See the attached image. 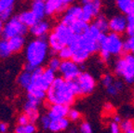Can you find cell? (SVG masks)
Returning <instances> with one entry per match:
<instances>
[{
    "label": "cell",
    "mask_w": 134,
    "mask_h": 133,
    "mask_svg": "<svg viewBox=\"0 0 134 133\" xmlns=\"http://www.w3.org/2000/svg\"><path fill=\"white\" fill-rule=\"evenodd\" d=\"M77 96L74 81L57 77L47 91V100L50 104H63L69 106Z\"/></svg>",
    "instance_id": "cell-1"
},
{
    "label": "cell",
    "mask_w": 134,
    "mask_h": 133,
    "mask_svg": "<svg viewBox=\"0 0 134 133\" xmlns=\"http://www.w3.org/2000/svg\"><path fill=\"white\" fill-rule=\"evenodd\" d=\"M104 34H103L94 24L88 25V29L80 35H75L69 47L74 49H81L90 55L100 49V42Z\"/></svg>",
    "instance_id": "cell-2"
},
{
    "label": "cell",
    "mask_w": 134,
    "mask_h": 133,
    "mask_svg": "<svg viewBox=\"0 0 134 133\" xmlns=\"http://www.w3.org/2000/svg\"><path fill=\"white\" fill-rule=\"evenodd\" d=\"M48 43L44 38H36L30 42L25 50L27 62L26 68L35 70L38 67H41L48 57Z\"/></svg>",
    "instance_id": "cell-3"
},
{
    "label": "cell",
    "mask_w": 134,
    "mask_h": 133,
    "mask_svg": "<svg viewBox=\"0 0 134 133\" xmlns=\"http://www.w3.org/2000/svg\"><path fill=\"white\" fill-rule=\"evenodd\" d=\"M75 35L70 26L61 23L53 29L48 36V46L54 52H59L64 47L69 46L73 41Z\"/></svg>",
    "instance_id": "cell-4"
},
{
    "label": "cell",
    "mask_w": 134,
    "mask_h": 133,
    "mask_svg": "<svg viewBox=\"0 0 134 133\" xmlns=\"http://www.w3.org/2000/svg\"><path fill=\"white\" fill-rule=\"evenodd\" d=\"M124 50V41L119 35L111 33L103 36L100 45V57L104 62H109L112 57L118 56Z\"/></svg>",
    "instance_id": "cell-5"
},
{
    "label": "cell",
    "mask_w": 134,
    "mask_h": 133,
    "mask_svg": "<svg viewBox=\"0 0 134 133\" xmlns=\"http://www.w3.org/2000/svg\"><path fill=\"white\" fill-rule=\"evenodd\" d=\"M115 73L127 84L134 83V55L128 54L120 57L115 63Z\"/></svg>",
    "instance_id": "cell-6"
},
{
    "label": "cell",
    "mask_w": 134,
    "mask_h": 133,
    "mask_svg": "<svg viewBox=\"0 0 134 133\" xmlns=\"http://www.w3.org/2000/svg\"><path fill=\"white\" fill-rule=\"evenodd\" d=\"M55 77V71L49 68L42 69L41 67L33 70V79H32L31 86L27 88H36V90H41L44 91H48L49 87L52 85Z\"/></svg>",
    "instance_id": "cell-7"
},
{
    "label": "cell",
    "mask_w": 134,
    "mask_h": 133,
    "mask_svg": "<svg viewBox=\"0 0 134 133\" xmlns=\"http://www.w3.org/2000/svg\"><path fill=\"white\" fill-rule=\"evenodd\" d=\"M28 27L21 23L19 16L12 17L7 21L3 27L2 35L5 39L8 40L15 36H23L27 33Z\"/></svg>",
    "instance_id": "cell-8"
},
{
    "label": "cell",
    "mask_w": 134,
    "mask_h": 133,
    "mask_svg": "<svg viewBox=\"0 0 134 133\" xmlns=\"http://www.w3.org/2000/svg\"><path fill=\"white\" fill-rule=\"evenodd\" d=\"M77 96H87L93 92L96 86L94 77L88 73H80L74 80Z\"/></svg>",
    "instance_id": "cell-9"
},
{
    "label": "cell",
    "mask_w": 134,
    "mask_h": 133,
    "mask_svg": "<svg viewBox=\"0 0 134 133\" xmlns=\"http://www.w3.org/2000/svg\"><path fill=\"white\" fill-rule=\"evenodd\" d=\"M59 71L63 75V78L70 81H74L80 75L79 66L73 60H63Z\"/></svg>",
    "instance_id": "cell-10"
},
{
    "label": "cell",
    "mask_w": 134,
    "mask_h": 133,
    "mask_svg": "<svg viewBox=\"0 0 134 133\" xmlns=\"http://www.w3.org/2000/svg\"><path fill=\"white\" fill-rule=\"evenodd\" d=\"M102 84L106 88V91L111 96H116L124 90V84L120 80H116L113 75L106 74L102 78Z\"/></svg>",
    "instance_id": "cell-11"
},
{
    "label": "cell",
    "mask_w": 134,
    "mask_h": 133,
    "mask_svg": "<svg viewBox=\"0 0 134 133\" xmlns=\"http://www.w3.org/2000/svg\"><path fill=\"white\" fill-rule=\"evenodd\" d=\"M102 8L100 0H93L88 4H84L82 8V21L88 23L95 17H98Z\"/></svg>",
    "instance_id": "cell-12"
},
{
    "label": "cell",
    "mask_w": 134,
    "mask_h": 133,
    "mask_svg": "<svg viewBox=\"0 0 134 133\" xmlns=\"http://www.w3.org/2000/svg\"><path fill=\"white\" fill-rule=\"evenodd\" d=\"M40 102H41L27 95V100H26L24 104V114L28 117L30 123L35 124L36 120L39 118L38 107L40 105Z\"/></svg>",
    "instance_id": "cell-13"
},
{
    "label": "cell",
    "mask_w": 134,
    "mask_h": 133,
    "mask_svg": "<svg viewBox=\"0 0 134 133\" xmlns=\"http://www.w3.org/2000/svg\"><path fill=\"white\" fill-rule=\"evenodd\" d=\"M109 29L117 35L124 33L128 30V19L123 15H115L109 21Z\"/></svg>",
    "instance_id": "cell-14"
},
{
    "label": "cell",
    "mask_w": 134,
    "mask_h": 133,
    "mask_svg": "<svg viewBox=\"0 0 134 133\" xmlns=\"http://www.w3.org/2000/svg\"><path fill=\"white\" fill-rule=\"evenodd\" d=\"M80 20H82V8L79 6H73L65 10L62 23L70 26L74 23Z\"/></svg>",
    "instance_id": "cell-15"
},
{
    "label": "cell",
    "mask_w": 134,
    "mask_h": 133,
    "mask_svg": "<svg viewBox=\"0 0 134 133\" xmlns=\"http://www.w3.org/2000/svg\"><path fill=\"white\" fill-rule=\"evenodd\" d=\"M69 106L63 104H51L48 109V114L51 119L65 118L69 114Z\"/></svg>",
    "instance_id": "cell-16"
},
{
    "label": "cell",
    "mask_w": 134,
    "mask_h": 133,
    "mask_svg": "<svg viewBox=\"0 0 134 133\" xmlns=\"http://www.w3.org/2000/svg\"><path fill=\"white\" fill-rule=\"evenodd\" d=\"M46 12L48 15L61 13L66 9L67 5L63 0H48L46 3Z\"/></svg>",
    "instance_id": "cell-17"
},
{
    "label": "cell",
    "mask_w": 134,
    "mask_h": 133,
    "mask_svg": "<svg viewBox=\"0 0 134 133\" xmlns=\"http://www.w3.org/2000/svg\"><path fill=\"white\" fill-rule=\"evenodd\" d=\"M48 31H49V24L48 21H38L32 27H30L31 34L37 38H44Z\"/></svg>",
    "instance_id": "cell-18"
},
{
    "label": "cell",
    "mask_w": 134,
    "mask_h": 133,
    "mask_svg": "<svg viewBox=\"0 0 134 133\" xmlns=\"http://www.w3.org/2000/svg\"><path fill=\"white\" fill-rule=\"evenodd\" d=\"M69 126V119L68 118H59V119H51L49 125V129L52 132H61L68 128Z\"/></svg>",
    "instance_id": "cell-19"
},
{
    "label": "cell",
    "mask_w": 134,
    "mask_h": 133,
    "mask_svg": "<svg viewBox=\"0 0 134 133\" xmlns=\"http://www.w3.org/2000/svg\"><path fill=\"white\" fill-rule=\"evenodd\" d=\"M31 11L35 14V16L36 17L37 21H42V19H43L45 17V15L47 14L45 2L38 1V0H34L33 4H32Z\"/></svg>",
    "instance_id": "cell-20"
},
{
    "label": "cell",
    "mask_w": 134,
    "mask_h": 133,
    "mask_svg": "<svg viewBox=\"0 0 134 133\" xmlns=\"http://www.w3.org/2000/svg\"><path fill=\"white\" fill-rule=\"evenodd\" d=\"M32 79H33V70L26 68L18 76V83L21 87L27 90L28 87L31 86Z\"/></svg>",
    "instance_id": "cell-21"
},
{
    "label": "cell",
    "mask_w": 134,
    "mask_h": 133,
    "mask_svg": "<svg viewBox=\"0 0 134 133\" xmlns=\"http://www.w3.org/2000/svg\"><path fill=\"white\" fill-rule=\"evenodd\" d=\"M19 18L21 21V23L26 25L27 27H32L35 23H36L38 21L37 19H36V17L35 16V14H34L31 10L21 12V14L19 15Z\"/></svg>",
    "instance_id": "cell-22"
},
{
    "label": "cell",
    "mask_w": 134,
    "mask_h": 133,
    "mask_svg": "<svg viewBox=\"0 0 134 133\" xmlns=\"http://www.w3.org/2000/svg\"><path fill=\"white\" fill-rule=\"evenodd\" d=\"M24 38L23 36H15L10 39H8V44L10 47L11 51L13 52H19L21 50V48L24 46Z\"/></svg>",
    "instance_id": "cell-23"
},
{
    "label": "cell",
    "mask_w": 134,
    "mask_h": 133,
    "mask_svg": "<svg viewBox=\"0 0 134 133\" xmlns=\"http://www.w3.org/2000/svg\"><path fill=\"white\" fill-rule=\"evenodd\" d=\"M88 23L82 21V20L75 21V23H74L72 25H70V28L72 29V31H73L75 35H82L83 33H85V31L88 29Z\"/></svg>",
    "instance_id": "cell-24"
},
{
    "label": "cell",
    "mask_w": 134,
    "mask_h": 133,
    "mask_svg": "<svg viewBox=\"0 0 134 133\" xmlns=\"http://www.w3.org/2000/svg\"><path fill=\"white\" fill-rule=\"evenodd\" d=\"M116 2V6L122 13H127L131 9L132 6L134 4V0H115Z\"/></svg>",
    "instance_id": "cell-25"
},
{
    "label": "cell",
    "mask_w": 134,
    "mask_h": 133,
    "mask_svg": "<svg viewBox=\"0 0 134 133\" xmlns=\"http://www.w3.org/2000/svg\"><path fill=\"white\" fill-rule=\"evenodd\" d=\"M93 24H94L103 34H104L105 32L109 29V21H107L106 18L103 16L97 17Z\"/></svg>",
    "instance_id": "cell-26"
},
{
    "label": "cell",
    "mask_w": 134,
    "mask_h": 133,
    "mask_svg": "<svg viewBox=\"0 0 134 133\" xmlns=\"http://www.w3.org/2000/svg\"><path fill=\"white\" fill-rule=\"evenodd\" d=\"M36 131V127L33 123L27 125H18L15 128L14 133H35Z\"/></svg>",
    "instance_id": "cell-27"
},
{
    "label": "cell",
    "mask_w": 134,
    "mask_h": 133,
    "mask_svg": "<svg viewBox=\"0 0 134 133\" xmlns=\"http://www.w3.org/2000/svg\"><path fill=\"white\" fill-rule=\"evenodd\" d=\"M12 53L8 44V40H0V58H7Z\"/></svg>",
    "instance_id": "cell-28"
},
{
    "label": "cell",
    "mask_w": 134,
    "mask_h": 133,
    "mask_svg": "<svg viewBox=\"0 0 134 133\" xmlns=\"http://www.w3.org/2000/svg\"><path fill=\"white\" fill-rule=\"evenodd\" d=\"M128 33L130 35H134V4L130 11L128 13Z\"/></svg>",
    "instance_id": "cell-29"
},
{
    "label": "cell",
    "mask_w": 134,
    "mask_h": 133,
    "mask_svg": "<svg viewBox=\"0 0 134 133\" xmlns=\"http://www.w3.org/2000/svg\"><path fill=\"white\" fill-rule=\"evenodd\" d=\"M58 54H59V58L63 60H71L72 57H73V50H72V48L69 46H67L64 47L63 48H62L58 52Z\"/></svg>",
    "instance_id": "cell-30"
},
{
    "label": "cell",
    "mask_w": 134,
    "mask_h": 133,
    "mask_svg": "<svg viewBox=\"0 0 134 133\" xmlns=\"http://www.w3.org/2000/svg\"><path fill=\"white\" fill-rule=\"evenodd\" d=\"M124 50L130 54L134 55V35H130L124 41Z\"/></svg>",
    "instance_id": "cell-31"
},
{
    "label": "cell",
    "mask_w": 134,
    "mask_h": 133,
    "mask_svg": "<svg viewBox=\"0 0 134 133\" xmlns=\"http://www.w3.org/2000/svg\"><path fill=\"white\" fill-rule=\"evenodd\" d=\"M15 2L16 0H0V13L8 9H13Z\"/></svg>",
    "instance_id": "cell-32"
},
{
    "label": "cell",
    "mask_w": 134,
    "mask_h": 133,
    "mask_svg": "<svg viewBox=\"0 0 134 133\" xmlns=\"http://www.w3.org/2000/svg\"><path fill=\"white\" fill-rule=\"evenodd\" d=\"M120 129L123 133L132 130V129H134V121L131 119H126V120L122 121L120 124Z\"/></svg>",
    "instance_id": "cell-33"
},
{
    "label": "cell",
    "mask_w": 134,
    "mask_h": 133,
    "mask_svg": "<svg viewBox=\"0 0 134 133\" xmlns=\"http://www.w3.org/2000/svg\"><path fill=\"white\" fill-rule=\"evenodd\" d=\"M61 64H62L61 60H60L59 58L54 57V58L50 59L49 62H48V68L51 69V70H53V71H57L60 69Z\"/></svg>",
    "instance_id": "cell-34"
},
{
    "label": "cell",
    "mask_w": 134,
    "mask_h": 133,
    "mask_svg": "<svg viewBox=\"0 0 134 133\" xmlns=\"http://www.w3.org/2000/svg\"><path fill=\"white\" fill-rule=\"evenodd\" d=\"M80 117H81V114H80L77 110H75V109H71V110L69 111V114H68L67 118L71 121H77L80 119Z\"/></svg>",
    "instance_id": "cell-35"
},
{
    "label": "cell",
    "mask_w": 134,
    "mask_h": 133,
    "mask_svg": "<svg viewBox=\"0 0 134 133\" xmlns=\"http://www.w3.org/2000/svg\"><path fill=\"white\" fill-rule=\"evenodd\" d=\"M50 122H51V118L48 117V114H45L43 117L40 118V123H41V126L43 129H48L49 128V125H50Z\"/></svg>",
    "instance_id": "cell-36"
},
{
    "label": "cell",
    "mask_w": 134,
    "mask_h": 133,
    "mask_svg": "<svg viewBox=\"0 0 134 133\" xmlns=\"http://www.w3.org/2000/svg\"><path fill=\"white\" fill-rule=\"evenodd\" d=\"M79 132L80 133H92V128L90 124L88 122H83L80 124L79 127Z\"/></svg>",
    "instance_id": "cell-37"
},
{
    "label": "cell",
    "mask_w": 134,
    "mask_h": 133,
    "mask_svg": "<svg viewBox=\"0 0 134 133\" xmlns=\"http://www.w3.org/2000/svg\"><path fill=\"white\" fill-rule=\"evenodd\" d=\"M30 123L28 117L25 114H21L18 117V125H27Z\"/></svg>",
    "instance_id": "cell-38"
},
{
    "label": "cell",
    "mask_w": 134,
    "mask_h": 133,
    "mask_svg": "<svg viewBox=\"0 0 134 133\" xmlns=\"http://www.w3.org/2000/svg\"><path fill=\"white\" fill-rule=\"evenodd\" d=\"M110 133H121V129L118 123L113 122L110 125Z\"/></svg>",
    "instance_id": "cell-39"
},
{
    "label": "cell",
    "mask_w": 134,
    "mask_h": 133,
    "mask_svg": "<svg viewBox=\"0 0 134 133\" xmlns=\"http://www.w3.org/2000/svg\"><path fill=\"white\" fill-rule=\"evenodd\" d=\"M8 129V125L5 122L0 123V133H7Z\"/></svg>",
    "instance_id": "cell-40"
},
{
    "label": "cell",
    "mask_w": 134,
    "mask_h": 133,
    "mask_svg": "<svg viewBox=\"0 0 134 133\" xmlns=\"http://www.w3.org/2000/svg\"><path fill=\"white\" fill-rule=\"evenodd\" d=\"M3 27H4V24H3V21H2V20H0V33H2Z\"/></svg>",
    "instance_id": "cell-41"
},
{
    "label": "cell",
    "mask_w": 134,
    "mask_h": 133,
    "mask_svg": "<svg viewBox=\"0 0 134 133\" xmlns=\"http://www.w3.org/2000/svg\"><path fill=\"white\" fill-rule=\"evenodd\" d=\"M63 1H64V3L67 5V6H68V5H70L71 3L74 2V0H63Z\"/></svg>",
    "instance_id": "cell-42"
},
{
    "label": "cell",
    "mask_w": 134,
    "mask_h": 133,
    "mask_svg": "<svg viewBox=\"0 0 134 133\" xmlns=\"http://www.w3.org/2000/svg\"><path fill=\"white\" fill-rule=\"evenodd\" d=\"M120 121H121V119H120V117H115V120H114V122H115V123H119Z\"/></svg>",
    "instance_id": "cell-43"
},
{
    "label": "cell",
    "mask_w": 134,
    "mask_h": 133,
    "mask_svg": "<svg viewBox=\"0 0 134 133\" xmlns=\"http://www.w3.org/2000/svg\"><path fill=\"white\" fill-rule=\"evenodd\" d=\"M91 1H93V0H82V2H83V4H88V3L91 2Z\"/></svg>",
    "instance_id": "cell-44"
},
{
    "label": "cell",
    "mask_w": 134,
    "mask_h": 133,
    "mask_svg": "<svg viewBox=\"0 0 134 133\" xmlns=\"http://www.w3.org/2000/svg\"><path fill=\"white\" fill-rule=\"evenodd\" d=\"M125 133H134V129H132V130L128 131V132H125Z\"/></svg>",
    "instance_id": "cell-45"
},
{
    "label": "cell",
    "mask_w": 134,
    "mask_h": 133,
    "mask_svg": "<svg viewBox=\"0 0 134 133\" xmlns=\"http://www.w3.org/2000/svg\"><path fill=\"white\" fill-rule=\"evenodd\" d=\"M38 1H42V2H45V3H46L47 1H48V0H38Z\"/></svg>",
    "instance_id": "cell-46"
},
{
    "label": "cell",
    "mask_w": 134,
    "mask_h": 133,
    "mask_svg": "<svg viewBox=\"0 0 134 133\" xmlns=\"http://www.w3.org/2000/svg\"></svg>",
    "instance_id": "cell-47"
}]
</instances>
